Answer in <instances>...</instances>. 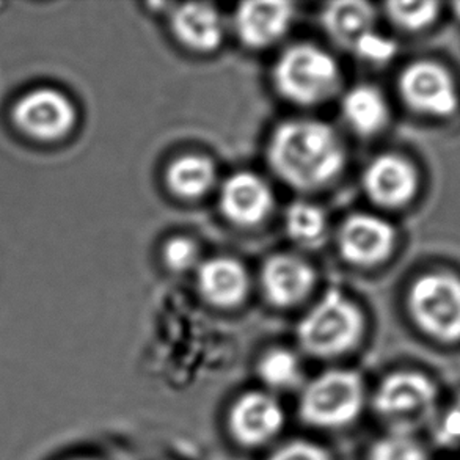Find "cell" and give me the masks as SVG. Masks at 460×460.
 Here are the masks:
<instances>
[{"label":"cell","mask_w":460,"mask_h":460,"mask_svg":"<svg viewBox=\"0 0 460 460\" xmlns=\"http://www.w3.org/2000/svg\"><path fill=\"white\" fill-rule=\"evenodd\" d=\"M269 165L299 190H316L338 178L346 164L341 138L316 119H289L270 136Z\"/></svg>","instance_id":"6da1fadb"},{"label":"cell","mask_w":460,"mask_h":460,"mask_svg":"<svg viewBox=\"0 0 460 460\" xmlns=\"http://www.w3.org/2000/svg\"><path fill=\"white\" fill-rule=\"evenodd\" d=\"M277 92L299 106H316L332 98L341 84L335 58L314 44L288 48L272 71Z\"/></svg>","instance_id":"7a4b0ae2"},{"label":"cell","mask_w":460,"mask_h":460,"mask_svg":"<svg viewBox=\"0 0 460 460\" xmlns=\"http://www.w3.org/2000/svg\"><path fill=\"white\" fill-rule=\"evenodd\" d=\"M363 332L358 306L338 289H329L300 321L302 348L317 357H335L354 348Z\"/></svg>","instance_id":"3957f363"},{"label":"cell","mask_w":460,"mask_h":460,"mask_svg":"<svg viewBox=\"0 0 460 460\" xmlns=\"http://www.w3.org/2000/svg\"><path fill=\"white\" fill-rule=\"evenodd\" d=\"M409 310L418 327L438 341L460 340V280L448 274L418 279L409 293Z\"/></svg>","instance_id":"277c9868"},{"label":"cell","mask_w":460,"mask_h":460,"mask_svg":"<svg viewBox=\"0 0 460 460\" xmlns=\"http://www.w3.org/2000/svg\"><path fill=\"white\" fill-rule=\"evenodd\" d=\"M376 411L392 424L396 434L411 436L434 417L437 388L420 373H396L384 380L376 394Z\"/></svg>","instance_id":"5b68a950"},{"label":"cell","mask_w":460,"mask_h":460,"mask_svg":"<svg viewBox=\"0 0 460 460\" xmlns=\"http://www.w3.org/2000/svg\"><path fill=\"white\" fill-rule=\"evenodd\" d=\"M365 390L358 374L329 371L306 388L300 413L319 428H341L352 423L363 407Z\"/></svg>","instance_id":"8992f818"},{"label":"cell","mask_w":460,"mask_h":460,"mask_svg":"<svg viewBox=\"0 0 460 460\" xmlns=\"http://www.w3.org/2000/svg\"><path fill=\"white\" fill-rule=\"evenodd\" d=\"M75 117L68 96L48 87L25 93L13 109V121L19 131L41 142L65 137L73 129Z\"/></svg>","instance_id":"52a82bcc"},{"label":"cell","mask_w":460,"mask_h":460,"mask_svg":"<svg viewBox=\"0 0 460 460\" xmlns=\"http://www.w3.org/2000/svg\"><path fill=\"white\" fill-rule=\"evenodd\" d=\"M405 104L424 115L448 117L459 106V96L448 71L434 62H415L399 77Z\"/></svg>","instance_id":"ba28073f"},{"label":"cell","mask_w":460,"mask_h":460,"mask_svg":"<svg viewBox=\"0 0 460 460\" xmlns=\"http://www.w3.org/2000/svg\"><path fill=\"white\" fill-rule=\"evenodd\" d=\"M396 233L384 218L371 214H354L338 231L342 258L355 266H374L392 255Z\"/></svg>","instance_id":"9c48e42d"},{"label":"cell","mask_w":460,"mask_h":460,"mask_svg":"<svg viewBox=\"0 0 460 460\" xmlns=\"http://www.w3.org/2000/svg\"><path fill=\"white\" fill-rule=\"evenodd\" d=\"M220 211L231 224L255 226L274 208V193L261 176L250 172L231 174L220 189Z\"/></svg>","instance_id":"30bf717a"},{"label":"cell","mask_w":460,"mask_h":460,"mask_svg":"<svg viewBox=\"0 0 460 460\" xmlns=\"http://www.w3.org/2000/svg\"><path fill=\"white\" fill-rule=\"evenodd\" d=\"M363 186L376 205L399 208L407 205L417 193V170L399 155H379L365 170Z\"/></svg>","instance_id":"8fae6325"},{"label":"cell","mask_w":460,"mask_h":460,"mask_svg":"<svg viewBox=\"0 0 460 460\" xmlns=\"http://www.w3.org/2000/svg\"><path fill=\"white\" fill-rule=\"evenodd\" d=\"M294 14V5L288 2H245L237 6L234 27L245 46L262 49L289 31Z\"/></svg>","instance_id":"7c38bea8"},{"label":"cell","mask_w":460,"mask_h":460,"mask_svg":"<svg viewBox=\"0 0 460 460\" xmlns=\"http://www.w3.org/2000/svg\"><path fill=\"white\" fill-rule=\"evenodd\" d=\"M314 270L299 256L275 255L262 266V291L272 305L299 304L314 287Z\"/></svg>","instance_id":"4fadbf2b"},{"label":"cell","mask_w":460,"mask_h":460,"mask_svg":"<svg viewBox=\"0 0 460 460\" xmlns=\"http://www.w3.org/2000/svg\"><path fill=\"white\" fill-rule=\"evenodd\" d=\"M230 426L233 436L243 445H262L279 434L283 426V411L268 394L249 393L233 407Z\"/></svg>","instance_id":"5bb4252c"},{"label":"cell","mask_w":460,"mask_h":460,"mask_svg":"<svg viewBox=\"0 0 460 460\" xmlns=\"http://www.w3.org/2000/svg\"><path fill=\"white\" fill-rule=\"evenodd\" d=\"M199 294L209 304L234 306L249 291V275L241 262L228 256H216L201 262L197 275Z\"/></svg>","instance_id":"9a60e30c"},{"label":"cell","mask_w":460,"mask_h":460,"mask_svg":"<svg viewBox=\"0 0 460 460\" xmlns=\"http://www.w3.org/2000/svg\"><path fill=\"white\" fill-rule=\"evenodd\" d=\"M172 31L180 43L197 52H211L224 40V24L209 4H184L172 13Z\"/></svg>","instance_id":"2e32d148"},{"label":"cell","mask_w":460,"mask_h":460,"mask_svg":"<svg viewBox=\"0 0 460 460\" xmlns=\"http://www.w3.org/2000/svg\"><path fill=\"white\" fill-rule=\"evenodd\" d=\"M342 117L360 136H373L384 129L390 117L384 94L373 85H357L344 94Z\"/></svg>","instance_id":"e0dca14e"},{"label":"cell","mask_w":460,"mask_h":460,"mask_svg":"<svg viewBox=\"0 0 460 460\" xmlns=\"http://www.w3.org/2000/svg\"><path fill=\"white\" fill-rule=\"evenodd\" d=\"M373 6L358 0H342L325 6L323 12V24L330 37L336 43L352 48L355 41L373 31Z\"/></svg>","instance_id":"ac0fdd59"},{"label":"cell","mask_w":460,"mask_h":460,"mask_svg":"<svg viewBox=\"0 0 460 460\" xmlns=\"http://www.w3.org/2000/svg\"><path fill=\"white\" fill-rule=\"evenodd\" d=\"M217 178L211 159L205 155H186L170 164L167 184L181 199H199L211 190Z\"/></svg>","instance_id":"d6986e66"},{"label":"cell","mask_w":460,"mask_h":460,"mask_svg":"<svg viewBox=\"0 0 460 460\" xmlns=\"http://www.w3.org/2000/svg\"><path fill=\"white\" fill-rule=\"evenodd\" d=\"M285 228L294 243L305 249H316L323 245L329 222L325 212L310 201H296L289 205L285 214Z\"/></svg>","instance_id":"ffe728a7"},{"label":"cell","mask_w":460,"mask_h":460,"mask_svg":"<svg viewBox=\"0 0 460 460\" xmlns=\"http://www.w3.org/2000/svg\"><path fill=\"white\" fill-rule=\"evenodd\" d=\"M261 379L274 388H289L299 384L300 361L291 350L275 349L260 361Z\"/></svg>","instance_id":"44dd1931"},{"label":"cell","mask_w":460,"mask_h":460,"mask_svg":"<svg viewBox=\"0 0 460 460\" xmlns=\"http://www.w3.org/2000/svg\"><path fill=\"white\" fill-rule=\"evenodd\" d=\"M388 16L405 31H421L434 22L438 14L436 2H392L386 5Z\"/></svg>","instance_id":"7402d4cb"},{"label":"cell","mask_w":460,"mask_h":460,"mask_svg":"<svg viewBox=\"0 0 460 460\" xmlns=\"http://www.w3.org/2000/svg\"><path fill=\"white\" fill-rule=\"evenodd\" d=\"M367 460H429L421 445L407 434H392L374 443Z\"/></svg>","instance_id":"603a6c76"},{"label":"cell","mask_w":460,"mask_h":460,"mask_svg":"<svg viewBox=\"0 0 460 460\" xmlns=\"http://www.w3.org/2000/svg\"><path fill=\"white\" fill-rule=\"evenodd\" d=\"M350 49H354L355 54L365 62L384 65L392 60L398 48L393 40L380 35L373 29L361 35Z\"/></svg>","instance_id":"cb8c5ba5"},{"label":"cell","mask_w":460,"mask_h":460,"mask_svg":"<svg viewBox=\"0 0 460 460\" xmlns=\"http://www.w3.org/2000/svg\"><path fill=\"white\" fill-rule=\"evenodd\" d=\"M164 261L173 272H187L199 266V249L189 237H173L164 247Z\"/></svg>","instance_id":"d4e9b609"},{"label":"cell","mask_w":460,"mask_h":460,"mask_svg":"<svg viewBox=\"0 0 460 460\" xmlns=\"http://www.w3.org/2000/svg\"><path fill=\"white\" fill-rule=\"evenodd\" d=\"M436 437L438 443L453 447L460 443V399L451 405L437 424Z\"/></svg>","instance_id":"484cf974"},{"label":"cell","mask_w":460,"mask_h":460,"mask_svg":"<svg viewBox=\"0 0 460 460\" xmlns=\"http://www.w3.org/2000/svg\"><path fill=\"white\" fill-rule=\"evenodd\" d=\"M269 460H330V457L316 445L294 442L285 445Z\"/></svg>","instance_id":"4316f807"},{"label":"cell","mask_w":460,"mask_h":460,"mask_svg":"<svg viewBox=\"0 0 460 460\" xmlns=\"http://www.w3.org/2000/svg\"><path fill=\"white\" fill-rule=\"evenodd\" d=\"M455 8H456V13H457V16H459V18H460V2H459V4H456Z\"/></svg>","instance_id":"83f0119b"}]
</instances>
